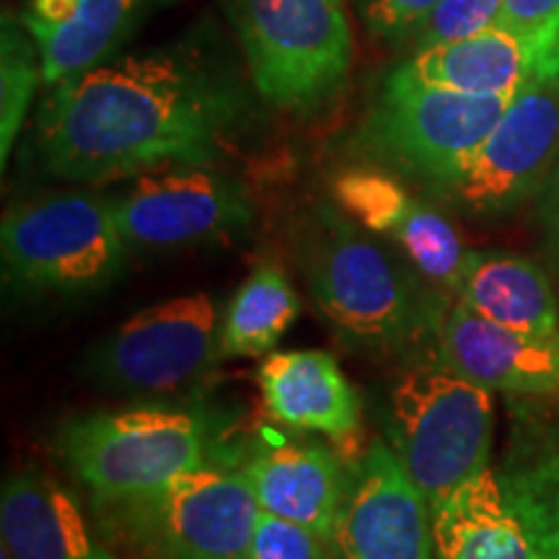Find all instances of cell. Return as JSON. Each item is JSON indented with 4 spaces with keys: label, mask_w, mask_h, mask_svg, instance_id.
<instances>
[{
    "label": "cell",
    "mask_w": 559,
    "mask_h": 559,
    "mask_svg": "<svg viewBox=\"0 0 559 559\" xmlns=\"http://www.w3.org/2000/svg\"><path fill=\"white\" fill-rule=\"evenodd\" d=\"M202 32L117 55L47 91L34 120V164L79 185L174 166H218L249 120V94Z\"/></svg>",
    "instance_id": "cell-1"
},
{
    "label": "cell",
    "mask_w": 559,
    "mask_h": 559,
    "mask_svg": "<svg viewBox=\"0 0 559 559\" xmlns=\"http://www.w3.org/2000/svg\"><path fill=\"white\" fill-rule=\"evenodd\" d=\"M300 267L321 317L349 347L391 355L438 337L445 311L425 288L428 277L340 207L311 210L300 230Z\"/></svg>",
    "instance_id": "cell-2"
},
{
    "label": "cell",
    "mask_w": 559,
    "mask_h": 559,
    "mask_svg": "<svg viewBox=\"0 0 559 559\" xmlns=\"http://www.w3.org/2000/svg\"><path fill=\"white\" fill-rule=\"evenodd\" d=\"M436 559H559V417L515 404L500 456L432 513Z\"/></svg>",
    "instance_id": "cell-3"
},
{
    "label": "cell",
    "mask_w": 559,
    "mask_h": 559,
    "mask_svg": "<svg viewBox=\"0 0 559 559\" xmlns=\"http://www.w3.org/2000/svg\"><path fill=\"white\" fill-rule=\"evenodd\" d=\"M58 456L91 506H109L169 485L228 451L205 412L143 404L70 417L58 432Z\"/></svg>",
    "instance_id": "cell-4"
},
{
    "label": "cell",
    "mask_w": 559,
    "mask_h": 559,
    "mask_svg": "<svg viewBox=\"0 0 559 559\" xmlns=\"http://www.w3.org/2000/svg\"><path fill=\"white\" fill-rule=\"evenodd\" d=\"M513 96L436 86L417 79L402 62L381 81L379 94L349 140V151L368 166L430 194L464 169Z\"/></svg>",
    "instance_id": "cell-5"
},
{
    "label": "cell",
    "mask_w": 559,
    "mask_h": 559,
    "mask_svg": "<svg viewBox=\"0 0 559 559\" xmlns=\"http://www.w3.org/2000/svg\"><path fill=\"white\" fill-rule=\"evenodd\" d=\"M94 510L104 539L135 559H249L262 513L243 464L228 456Z\"/></svg>",
    "instance_id": "cell-6"
},
{
    "label": "cell",
    "mask_w": 559,
    "mask_h": 559,
    "mask_svg": "<svg viewBox=\"0 0 559 559\" xmlns=\"http://www.w3.org/2000/svg\"><path fill=\"white\" fill-rule=\"evenodd\" d=\"M109 198L47 194L5 210L0 226L3 283L16 296H88L109 288L128 267Z\"/></svg>",
    "instance_id": "cell-7"
},
{
    "label": "cell",
    "mask_w": 559,
    "mask_h": 559,
    "mask_svg": "<svg viewBox=\"0 0 559 559\" xmlns=\"http://www.w3.org/2000/svg\"><path fill=\"white\" fill-rule=\"evenodd\" d=\"M251 86L283 111L311 115L347 86V0H226Z\"/></svg>",
    "instance_id": "cell-8"
},
{
    "label": "cell",
    "mask_w": 559,
    "mask_h": 559,
    "mask_svg": "<svg viewBox=\"0 0 559 559\" xmlns=\"http://www.w3.org/2000/svg\"><path fill=\"white\" fill-rule=\"evenodd\" d=\"M492 394L440 360L391 389L389 445L432 513L492 461Z\"/></svg>",
    "instance_id": "cell-9"
},
{
    "label": "cell",
    "mask_w": 559,
    "mask_h": 559,
    "mask_svg": "<svg viewBox=\"0 0 559 559\" xmlns=\"http://www.w3.org/2000/svg\"><path fill=\"white\" fill-rule=\"evenodd\" d=\"M218 309L210 293L132 313L83 358L91 381L124 394H171L218 358Z\"/></svg>",
    "instance_id": "cell-10"
},
{
    "label": "cell",
    "mask_w": 559,
    "mask_h": 559,
    "mask_svg": "<svg viewBox=\"0 0 559 559\" xmlns=\"http://www.w3.org/2000/svg\"><path fill=\"white\" fill-rule=\"evenodd\" d=\"M559 160V81L528 83L456 177L430 192L472 218H498L536 198Z\"/></svg>",
    "instance_id": "cell-11"
},
{
    "label": "cell",
    "mask_w": 559,
    "mask_h": 559,
    "mask_svg": "<svg viewBox=\"0 0 559 559\" xmlns=\"http://www.w3.org/2000/svg\"><path fill=\"white\" fill-rule=\"evenodd\" d=\"M130 251H171L218 241L249 228L247 185L215 166H174L132 179L109 198Z\"/></svg>",
    "instance_id": "cell-12"
},
{
    "label": "cell",
    "mask_w": 559,
    "mask_h": 559,
    "mask_svg": "<svg viewBox=\"0 0 559 559\" xmlns=\"http://www.w3.org/2000/svg\"><path fill=\"white\" fill-rule=\"evenodd\" d=\"M334 559H436L432 508L389 443L373 440L349 474Z\"/></svg>",
    "instance_id": "cell-13"
},
{
    "label": "cell",
    "mask_w": 559,
    "mask_h": 559,
    "mask_svg": "<svg viewBox=\"0 0 559 559\" xmlns=\"http://www.w3.org/2000/svg\"><path fill=\"white\" fill-rule=\"evenodd\" d=\"M332 198L342 213L368 234L386 239L430 283L456 293L469 251L445 215L376 166H353L332 179Z\"/></svg>",
    "instance_id": "cell-14"
},
{
    "label": "cell",
    "mask_w": 559,
    "mask_h": 559,
    "mask_svg": "<svg viewBox=\"0 0 559 559\" xmlns=\"http://www.w3.org/2000/svg\"><path fill=\"white\" fill-rule=\"evenodd\" d=\"M436 355L489 391L515 400H559V334L508 330L456 300L440 321Z\"/></svg>",
    "instance_id": "cell-15"
},
{
    "label": "cell",
    "mask_w": 559,
    "mask_h": 559,
    "mask_svg": "<svg viewBox=\"0 0 559 559\" xmlns=\"http://www.w3.org/2000/svg\"><path fill=\"white\" fill-rule=\"evenodd\" d=\"M177 0H26L21 21L37 41L47 88L117 58L153 13Z\"/></svg>",
    "instance_id": "cell-16"
},
{
    "label": "cell",
    "mask_w": 559,
    "mask_h": 559,
    "mask_svg": "<svg viewBox=\"0 0 559 559\" xmlns=\"http://www.w3.org/2000/svg\"><path fill=\"white\" fill-rule=\"evenodd\" d=\"M241 464L264 513L300 523L332 544L349 477L330 445L264 436Z\"/></svg>",
    "instance_id": "cell-17"
},
{
    "label": "cell",
    "mask_w": 559,
    "mask_h": 559,
    "mask_svg": "<svg viewBox=\"0 0 559 559\" xmlns=\"http://www.w3.org/2000/svg\"><path fill=\"white\" fill-rule=\"evenodd\" d=\"M0 534L11 559H120L91 526L73 492L39 469L3 481Z\"/></svg>",
    "instance_id": "cell-18"
},
{
    "label": "cell",
    "mask_w": 559,
    "mask_h": 559,
    "mask_svg": "<svg viewBox=\"0 0 559 559\" xmlns=\"http://www.w3.org/2000/svg\"><path fill=\"white\" fill-rule=\"evenodd\" d=\"M264 412L285 428L347 440L358 432L360 396L330 353H270L260 368Z\"/></svg>",
    "instance_id": "cell-19"
},
{
    "label": "cell",
    "mask_w": 559,
    "mask_h": 559,
    "mask_svg": "<svg viewBox=\"0 0 559 559\" xmlns=\"http://www.w3.org/2000/svg\"><path fill=\"white\" fill-rule=\"evenodd\" d=\"M404 66L436 86L485 96H513L528 83L559 81L557 68L534 41L502 26L412 52Z\"/></svg>",
    "instance_id": "cell-20"
},
{
    "label": "cell",
    "mask_w": 559,
    "mask_h": 559,
    "mask_svg": "<svg viewBox=\"0 0 559 559\" xmlns=\"http://www.w3.org/2000/svg\"><path fill=\"white\" fill-rule=\"evenodd\" d=\"M456 296L466 309L526 334H559V304L536 262L508 251H469Z\"/></svg>",
    "instance_id": "cell-21"
},
{
    "label": "cell",
    "mask_w": 559,
    "mask_h": 559,
    "mask_svg": "<svg viewBox=\"0 0 559 559\" xmlns=\"http://www.w3.org/2000/svg\"><path fill=\"white\" fill-rule=\"evenodd\" d=\"M298 293L275 262H262L249 272L223 313L218 358H262L296 324Z\"/></svg>",
    "instance_id": "cell-22"
},
{
    "label": "cell",
    "mask_w": 559,
    "mask_h": 559,
    "mask_svg": "<svg viewBox=\"0 0 559 559\" xmlns=\"http://www.w3.org/2000/svg\"><path fill=\"white\" fill-rule=\"evenodd\" d=\"M41 81L39 47L21 21L3 11L0 21V164L9 166L19 132L29 115L34 91Z\"/></svg>",
    "instance_id": "cell-23"
},
{
    "label": "cell",
    "mask_w": 559,
    "mask_h": 559,
    "mask_svg": "<svg viewBox=\"0 0 559 559\" xmlns=\"http://www.w3.org/2000/svg\"><path fill=\"white\" fill-rule=\"evenodd\" d=\"M506 0H438L423 19L412 26L402 45L412 52L436 45L474 37L498 24Z\"/></svg>",
    "instance_id": "cell-24"
},
{
    "label": "cell",
    "mask_w": 559,
    "mask_h": 559,
    "mask_svg": "<svg viewBox=\"0 0 559 559\" xmlns=\"http://www.w3.org/2000/svg\"><path fill=\"white\" fill-rule=\"evenodd\" d=\"M332 544L317 531L272 513H260L249 559H332Z\"/></svg>",
    "instance_id": "cell-25"
},
{
    "label": "cell",
    "mask_w": 559,
    "mask_h": 559,
    "mask_svg": "<svg viewBox=\"0 0 559 559\" xmlns=\"http://www.w3.org/2000/svg\"><path fill=\"white\" fill-rule=\"evenodd\" d=\"M495 26L528 37L559 73V0H506Z\"/></svg>",
    "instance_id": "cell-26"
},
{
    "label": "cell",
    "mask_w": 559,
    "mask_h": 559,
    "mask_svg": "<svg viewBox=\"0 0 559 559\" xmlns=\"http://www.w3.org/2000/svg\"><path fill=\"white\" fill-rule=\"evenodd\" d=\"M436 3L438 0H353L366 29L391 45H402L412 26Z\"/></svg>",
    "instance_id": "cell-27"
},
{
    "label": "cell",
    "mask_w": 559,
    "mask_h": 559,
    "mask_svg": "<svg viewBox=\"0 0 559 559\" xmlns=\"http://www.w3.org/2000/svg\"><path fill=\"white\" fill-rule=\"evenodd\" d=\"M536 215H539L549 260L559 272V160L547 181H544L539 194H536Z\"/></svg>",
    "instance_id": "cell-28"
},
{
    "label": "cell",
    "mask_w": 559,
    "mask_h": 559,
    "mask_svg": "<svg viewBox=\"0 0 559 559\" xmlns=\"http://www.w3.org/2000/svg\"><path fill=\"white\" fill-rule=\"evenodd\" d=\"M0 559H11V555H9V549L3 547V551H0Z\"/></svg>",
    "instance_id": "cell-29"
}]
</instances>
